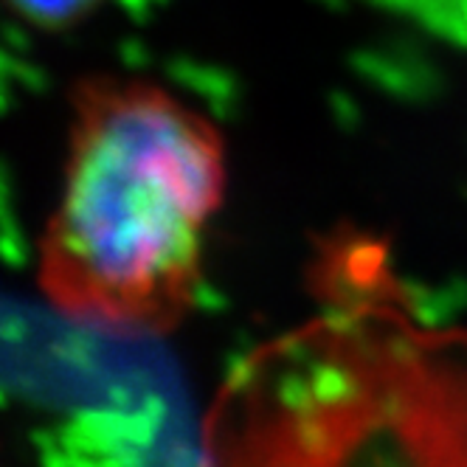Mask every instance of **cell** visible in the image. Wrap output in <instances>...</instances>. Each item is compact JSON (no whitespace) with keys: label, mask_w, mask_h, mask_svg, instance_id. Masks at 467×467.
Segmentation results:
<instances>
[{"label":"cell","mask_w":467,"mask_h":467,"mask_svg":"<svg viewBox=\"0 0 467 467\" xmlns=\"http://www.w3.org/2000/svg\"><path fill=\"white\" fill-rule=\"evenodd\" d=\"M194 467H467V327L324 271L318 313L220 383Z\"/></svg>","instance_id":"cell-1"},{"label":"cell","mask_w":467,"mask_h":467,"mask_svg":"<svg viewBox=\"0 0 467 467\" xmlns=\"http://www.w3.org/2000/svg\"><path fill=\"white\" fill-rule=\"evenodd\" d=\"M225 194L217 127L158 82L119 74L71 93L62 186L37 243L54 313L124 338H161L194 307Z\"/></svg>","instance_id":"cell-2"},{"label":"cell","mask_w":467,"mask_h":467,"mask_svg":"<svg viewBox=\"0 0 467 467\" xmlns=\"http://www.w3.org/2000/svg\"><path fill=\"white\" fill-rule=\"evenodd\" d=\"M394 6H403V9H411V12H420L422 17H433L437 15L440 20H456L459 9L467 15V0H391Z\"/></svg>","instance_id":"cell-3"}]
</instances>
